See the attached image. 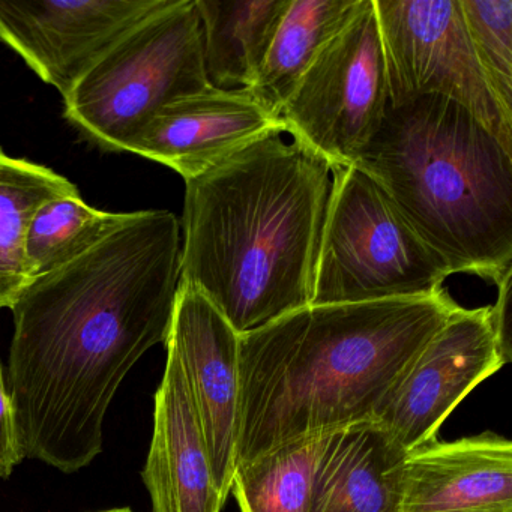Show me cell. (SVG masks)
<instances>
[{
	"instance_id": "cell-1",
	"label": "cell",
	"mask_w": 512,
	"mask_h": 512,
	"mask_svg": "<svg viewBox=\"0 0 512 512\" xmlns=\"http://www.w3.org/2000/svg\"><path fill=\"white\" fill-rule=\"evenodd\" d=\"M458 307L445 289L310 304L239 335L236 467L304 437L376 422Z\"/></svg>"
},
{
	"instance_id": "cell-2",
	"label": "cell",
	"mask_w": 512,
	"mask_h": 512,
	"mask_svg": "<svg viewBox=\"0 0 512 512\" xmlns=\"http://www.w3.org/2000/svg\"><path fill=\"white\" fill-rule=\"evenodd\" d=\"M332 167L283 131L185 182L181 277L236 334L307 307Z\"/></svg>"
},
{
	"instance_id": "cell-3",
	"label": "cell",
	"mask_w": 512,
	"mask_h": 512,
	"mask_svg": "<svg viewBox=\"0 0 512 512\" xmlns=\"http://www.w3.org/2000/svg\"><path fill=\"white\" fill-rule=\"evenodd\" d=\"M355 166L391 197L451 274H512V154L463 106L425 95L388 106Z\"/></svg>"
},
{
	"instance_id": "cell-4",
	"label": "cell",
	"mask_w": 512,
	"mask_h": 512,
	"mask_svg": "<svg viewBox=\"0 0 512 512\" xmlns=\"http://www.w3.org/2000/svg\"><path fill=\"white\" fill-rule=\"evenodd\" d=\"M209 88L196 0H172L80 79L65 118L100 148L128 152L167 104Z\"/></svg>"
},
{
	"instance_id": "cell-5",
	"label": "cell",
	"mask_w": 512,
	"mask_h": 512,
	"mask_svg": "<svg viewBox=\"0 0 512 512\" xmlns=\"http://www.w3.org/2000/svg\"><path fill=\"white\" fill-rule=\"evenodd\" d=\"M451 275L367 172L332 167L311 304L430 296Z\"/></svg>"
},
{
	"instance_id": "cell-6",
	"label": "cell",
	"mask_w": 512,
	"mask_h": 512,
	"mask_svg": "<svg viewBox=\"0 0 512 512\" xmlns=\"http://www.w3.org/2000/svg\"><path fill=\"white\" fill-rule=\"evenodd\" d=\"M388 79L373 0L314 59L281 110L284 133L331 167L355 166L382 127Z\"/></svg>"
},
{
	"instance_id": "cell-7",
	"label": "cell",
	"mask_w": 512,
	"mask_h": 512,
	"mask_svg": "<svg viewBox=\"0 0 512 512\" xmlns=\"http://www.w3.org/2000/svg\"><path fill=\"white\" fill-rule=\"evenodd\" d=\"M373 2L389 106L425 95L449 98L512 154V124L503 118L476 61L460 0Z\"/></svg>"
},
{
	"instance_id": "cell-8",
	"label": "cell",
	"mask_w": 512,
	"mask_h": 512,
	"mask_svg": "<svg viewBox=\"0 0 512 512\" xmlns=\"http://www.w3.org/2000/svg\"><path fill=\"white\" fill-rule=\"evenodd\" d=\"M170 2H0V41L65 98L124 35Z\"/></svg>"
},
{
	"instance_id": "cell-9",
	"label": "cell",
	"mask_w": 512,
	"mask_h": 512,
	"mask_svg": "<svg viewBox=\"0 0 512 512\" xmlns=\"http://www.w3.org/2000/svg\"><path fill=\"white\" fill-rule=\"evenodd\" d=\"M505 364L490 307H458L419 353L376 422L409 454L436 439L452 410Z\"/></svg>"
},
{
	"instance_id": "cell-10",
	"label": "cell",
	"mask_w": 512,
	"mask_h": 512,
	"mask_svg": "<svg viewBox=\"0 0 512 512\" xmlns=\"http://www.w3.org/2000/svg\"><path fill=\"white\" fill-rule=\"evenodd\" d=\"M238 340L235 329L203 293L179 283L164 344L181 365L215 485L226 500L236 470Z\"/></svg>"
},
{
	"instance_id": "cell-11",
	"label": "cell",
	"mask_w": 512,
	"mask_h": 512,
	"mask_svg": "<svg viewBox=\"0 0 512 512\" xmlns=\"http://www.w3.org/2000/svg\"><path fill=\"white\" fill-rule=\"evenodd\" d=\"M274 131L284 133L283 122L248 89L221 91L211 86L167 104L128 152L170 167L187 182Z\"/></svg>"
},
{
	"instance_id": "cell-12",
	"label": "cell",
	"mask_w": 512,
	"mask_h": 512,
	"mask_svg": "<svg viewBox=\"0 0 512 512\" xmlns=\"http://www.w3.org/2000/svg\"><path fill=\"white\" fill-rule=\"evenodd\" d=\"M400 512H512V443L485 431L407 454Z\"/></svg>"
},
{
	"instance_id": "cell-13",
	"label": "cell",
	"mask_w": 512,
	"mask_h": 512,
	"mask_svg": "<svg viewBox=\"0 0 512 512\" xmlns=\"http://www.w3.org/2000/svg\"><path fill=\"white\" fill-rule=\"evenodd\" d=\"M152 512H221L205 439L178 359L167 352L155 392L154 433L142 472Z\"/></svg>"
},
{
	"instance_id": "cell-14",
	"label": "cell",
	"mask_w": 512,
	"mask_h": 512,
	"mask_svg": "<svg viewBox=\"0 0 512 512\" xmlns=\"http://www.w3.org/2000/svg\"><path fill=\"white\" fill-rule=\"evenodd\" d=\"M406 458L379 422L338 431L308 512H400Z\"/></svg>"
},
{
	"instance_id": "cell-15",
	"label": "cell",
	"mask_w": 512,
	"mask_h": 512,
	"mask_svg": "<svg viewBox=\"0 0 512 512\" xmlns=\"http://www.w3.org/2000/svg\"><path fill=\"white\" fill-rule=\"evenodd\" d=\"M292 0H196L209 85L250 89Z\"/></svg>"
},
{
	"instance_id": "cell-16",
	"label": "cell",
	"mask_w": 512,
	"mask_h": 512,
	"mask_svg": "<svg viewBox=\"0 0 512 512\" xmlns=\"http://www.w3.org/2000/svg\"><path fill=\"white\" fill-rule=\"evenodd\" d=\"M365 0H292L259 79L248 89L275 118L323 47L364 8Z\"/></svg>"
},
{
	"instance_id": "cell-17",
	"label": "cell",
	"mask_w": 512,
	"mask_h": 512,
	"mask_svg": "<svg viewBox=\"0 0 512 512\" xmlns=\"http://www.w3.org/2000/svg\"><path fill=\"white\" fill-rule=\"evenodd\" d=\"M79 188L49 167L14 158L0 148V311L13 307L28 286L26 233L38 209Z\"/></svg>"
},
{
	"instance_id": "cell-18",
	"label": "cell",
	"mask_w": 512,
	"mask_h": 512,
	"mask_svg": "<svg viewBox=\"0 0 512 512\" xmlns=\"http://www.w3.org/2000/svg\"><path fill=\"white\" fill-rule=\"evenodd\" d=\"M338 431L295 440L236 467L230 493L241 512H308Z\"/></svg>"
},
{
	"instance_id": "cell-19",
	"label": "cell",
	"mask_w": 512,
	"mask_h": 512,
	"mask_svg": "<svg viewBox=\"0 0 512 512\" xmlns=\"http://www.w3.org/2000/svg\"><path fill=\"white\" fill-rule=\"evenodd\" d=\"M131 212H104L82 196L61 197L38 209L26 233L25 259L31 281L73 262L127 223Z\"/></svg>"
},
{
	"instance_id": "cell-20",
	"label": "cell",
	"mask_w": 512,
	"mask_h": 512,
	"mask_svg": "<svg viewBox=\"0 0 512 512\" xmlns=\"http://www.w3.org/2000/svg\"><path fill=\"white\" fill-rule=\"evenodd\" d=\"M460 7L488 89L512 124V0H460Z\"/></svg>"
},
{
	"instance_id": "cell-21",
	"label": "cell",
	"mask_w": 512,
	"mask_h": 512,
	"mask_svg": "<svg viewBox=\"0 0 512 512\" xmlns=\"http://www.w3.org/2000/svg\"><path fill=\"white\" fill-rule=\"evenodd\" d=\"M22 460L17 442L13 403L8 392L4 367L0 362V479L10 478L14 467Z\"/></svg>"
},
{
	"instance_id": "cell-22",
	"label": "cell",
	"mask_w": 512,
	"mask_h": 512,
	"mask_svg": "<svg viewBox=\"0 0 512 512\" xmlns=\"http://www.w3.org/2000/svg\"><path fill=\"white\" fill-rule=\"evenodd\" d=\"M512 274L497 284V301L490 307L491 325L496 335L500 355L506 364L512 359L511 328H509V298H511Z\"/></svg>"
},
{
	"instance_id": "cell-23",
	"label": "cell",
	"mask_w": 512,
	"mask_h": 512,
	"mask_svg": "<svg viewBox=\"0 0 512 512\" xmlns=\"http://www.w3.org/2000/svg\"><path fill=\"white\" fill-rule=\"evenodd\" d=\"M98 512H133L130 508H115V509H106V511H98Z\"/></svg>"
}]
</instances>
